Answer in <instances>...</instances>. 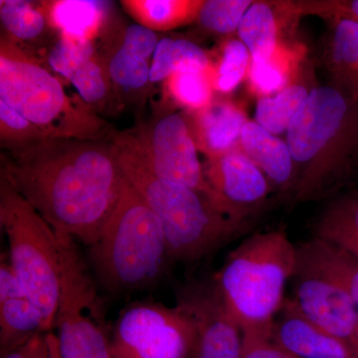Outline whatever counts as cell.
Listing matches in <instances>:
<instances>
[{
    "label": "cell",
    "mask_w": 358,
    "mask_h": 358,
    "mask_svg": "<svg viewBox=\"0 0 358 358\" xmlns=\"http://www.w3.org/2000/svg\"><path fill=\"white\" fill-rule=\"evenodd\" d=\"M239 148L265 174L273 189L293 196L296 173L287 141L250 120L242 133Z\"/></svg>",
    "instance_id": "ac0fdd59"
},
{
    "label": "cell",
    "mask_w": 358,
    "mask_h": 358,
    "mask_svg": "<svg viewBox=\"0 0 358 358\" xmlns=\"http://www.w3.org/2000/svg\"><path fill=\"white\" fill-rule=\"evenodd\" d=\"M49 27L60 37L94 42L108 28L112 2L55 0L40 2Z\"/></svg>",
    "instance_id": "d6986e66"
},
{
    "label": "cell",
    "mask_w": 358,
    "mask_h": 358,
    "mask_svg": "<svg viewBox=\"0 0 358 358\" xmlns=\"http://www.w3.org/2000/svg\"><path fill=\"white\" fill-rule=\"evenodd\" d=\"M89 256L103 288L121 296L155 288L171 261L159 219L124 176Z\"/></svg>",
    "instance_id": "277c9868"
},
{
    "label": "cell",
    "mask_w": 358,
    "mask_h": 358,
    "mask_svg": "<svg viewBox=\"0 0 358 358\" xmlns=\"http://www.w3.org/2000/svg\"><path fill=\"white\" fill-rule=\"evenodd\" d=\"M254 0H203L196 22L212 34L230 38L237 34L240 23Z\"/></svg>",
    "instance_id": "1f68e13d"
},
{
    "label": "cell",
    "mask_w": 358,
    "mask_h": 358,
    "mask_svg": "<svg viewBox=\"0 0 358 358\" xmlns=\"http://www.w3.org/2000/svg\"><path fill=\"white\" fill-rule=\"evenodd\" d=\"M0 20L4 36L17 44L39 38L49 26L40 2L1 0Z\"/></svg>",
    "instance_id": "f546056e"
},
{
    "label": "cell",
    "mask_w": 358,
    "mask_h": 358,
    "mask_svg": "<svg viewBox=\"0 0 358 358\" xmlns=\"http://www.w3.org/2000/svg\"><path fill=\"white\" fill-rule=\"evenodd\" d=\"M69 82L76 88L80 98L96 113L107 109L115 98L114 85L100 52L96 51L93 57L86 61Z\"/></svg>",
    "instance_id": "f1b7e54d"
},
{
    "label": "cell",
    "mask_w": 358,
    "mask_h": 358,
    "mask_svg": "<svg viewBox=\"0 0 358 358\" xmlns=\"http://www.w3.org/2000/svg\"><path fill=\"white\" fill-rule=\"evenodd\" d=\"M272 338L298 358H358L352 345L308 320L292 299L285 301L273 320Z\"/></svg>",
    "instance_id": "5bb4252c"
},
{
    "label": "cell",
    "mask_w": 358,
    "mask_h": 358,
    "mask_svg": "<svg viewBox=\"0 0 358 358\" xmlns=\"http://www.w3.org/2000/svg\"><path fill=\"white\" fill-rule=\"evenodd\" d=\"M358 260V193L329 202L315 226V236Z\"/></svg>",
    "instance_id": "603a6c76"
},
{
    "label": "cell",
    "mask_w": 358,
    "mask_h": 358,
    "mask_svg": "<svg viewBox=\"0 0 358 358\" xmlns=\"http://www.w3.org/2000/svg\"><path fill=\"white\" fill-rule=\"evenodd\" d=\"M60 238V294L53 333L61 358H113L106 308L76 241Z\"/></svg>",
    "instance_id": "ba28073f"
},
{
    "label": "cell",
    "mask_w": 358,
    "mask_h": 358,
    "mask_svg": "<svg viewBox=\"0 0 358 358\" xmlns=\"http://www.w3.org/2000/svg\"><path fill=\"white\" fill-rule=\"evenodd\" d=\"M0 101L29 120L49 138L108 140L113 131L79 96L20 45L0 39Z\"/></svg>",
    "instance_id": "5b68a950"
},
{
    "label": "cell",
    "mask_w": 358,
    "mask_h": 358,
    "mask_svg": "<svg viewBox=\"0 0 358 358\" xmlns=\"http://www.w3.org/2000/svg\"><path fill=\"white\" fill-rule=\"evenodd\" d=\"M294 4L301 16H317L329 23L350 21L358 24V0H301Z\"/></svg>",
    "instance_id": "e575fe53"
},
{
    "label": "cell",
    "mask_w": 358,
    "mask_h": 358,
    "mask_svg": "<svg viewBox=\"0 0 358 358\" xmlns=\"http://www.w3.org/2000/svg\"><path fill=\"white\" fill-rule=\"evenodd\" d=\"M159 40L157 33L140 24L131 25L122 33L119 43L127 51L150 60Z\"/></svg>",
    "instance_id": "8d00e7d4"
},
{
    "label": "cell",
    "mask_w": 358,
    "mask_h": 358,
    "mask_svg": "<svg viewBox=\"0 0 358 358\" xmlns=\"http://www.w3.org/2000/svg\"><path fill=\"white\" fill-rule=\"evenodd\" d=\"M241 358H298L272 338V324L243 329Z\"/></svg>",
    "instance_id": "d590c367"
},
{
    "label": "cell",
    "mask_w": 358,
    "mask_h": 358,
    "mask_svg": "<svg viewBox=\"0 0 358 358\" xmlns=\"http://www.w3.org/2000/svg\"><path fill=\"white\" fill-rule=\"evenodd\" d=\"M293 278L292 301L298 310L327 333L352 345L358 353V308L345 289L299 253Z\"/></svg>",
    "instance_id": "7c38bea8"
},
{
    "label": "cell",
    "mask_w": 358,
    "mask_h": 358,
    "mask_svg": "<svg viewBox=\"0 0 358 358\" xmlns=\"http://www.w3.org/2000/svg\"><path fill=\"white\" fill-rule=\"evenodd\" d=\"M204 171L215 204L244 228L262 210L274 190L265 174L240 148L207 160Z\"/></svg>",
    "instance_id": "4fadbf2b"
},
{
    "label": "cell",
    "mask_w": 358,
    "mask_h": 358,
    "mask_svg": "<svg viewBox=\"0 0 358 358\" xmlns=\"http://www.w3.org/2000/svg\"><path fill=\"white\" fill-rule=\"evenodd\" d=\"M203 0H124L122 7L138 24L169 31L196 22Z\"/></svg>",
    "instance_id": "cb8c5ba5"
},
{
    "label": "cell",
    "mask_w": 358,
    "mask_h": 358,
    "mask_svg": "<svg viewBox=\"0 0 358 358\" xmlns=\"http://www.w3.org/2000/svg\"><path fill=\"white\" fill-rule=\"evenodd\" d=\"M296 249L300 255L338 282L358 308V260L355 257L315 237Z\"/></svg>",
    "instance_id": "484cf974"
},
{
    "label": "cell",
    "mask_w": 358,
    "mask_h": 358,
    "mask_svg": "<svg viewBox=\"0 0 358 358\" xmlns=\"http://www.w3.org/2000/svg\"><path fill=\"white\" fill-rule=\"evenodd\" d=\"M47 338H48L49 345V353L48 357L47 358H61L55 334H54L53 331H50V333L47 334Z\"/></svg>",
    "instance_id": "f35d334b"
},
{
    "label": "cell",
    "mask_w": 358,
    "mask_h": 358,
    "mask_svg": "<svg viewBox=\"0 0 358 358\" xmlns=\"http://www.w3.org/2000/svg\"><path fill=\"white\" fill-rule=\"evenodd\" d=\"M296 204L331 196L358 169V105L333 85H317L287 131Z\"/></svg>",
    "instance_id": "7a4b0ae2"
},
{
    "label": "cell",
    "mask_w": 358,
    "mask_h": 358,
    "mask_svg": "<svg viewBox=\"0 0 358 358\" xmlns=\"http://www.w3.org/2000/svg\"><path fill=\"white\" fill-rule=\"evenodd\" d=\"M301 17L294 1H253L238 28L237 37L248 48L251 59L270 58L282 44L293 41Z\"/></svg>",
    "instance_id": "e0dca14e"
},
{
    "label": "cell",
    "mask_w": 358,
    "mask_h": 358,
    "mask_svg": "<svg viewBox=\"0 0 358 358\" xmlns=\"http://www.w3.org/2000/svg\"><path fill=\"white\" fill-rule=\"evenodd\" d=\"M48 138L36 124L0 101V143L4 152L22 150Z\"/></svg>",
    "instance_id": "d6a6232c"
},
{
    "label": "cell",
    "mask_w": 358,
    "mask_h": 358,
    "mask_svg": "<svg viewBox=\"0 0 358 358\" xmlns=\"http://www.w3.org/2000/svg\"><path fill=\"white\" fill-rule=\"evenodd\" d=\"M307 47L291 41L282 44L268 59H251L246 83L257 100L275 95L307 69Z\"/></svg>",
    "instance_id": "ffe728a7"
},
{
    "label": "cell",
    "mask_w": 358,
    "mask_h": 358,
    "mask_svg": "<svg viewBox=\"0 0 358 358\" xmlns=\"http://www.w3.org/2000/svg\"><path fill=\"white\" fill-rule=\"evenodd\" d=\"M194 343L187 313L152 301L124 308L110 336L113 358H189Z\"/></svg>",
    "instance_id": "9c48e42d"
},
{
    "label": "cell",
    "mask_w": 358,
    "mask_h": 358,
    "mask_svg": "<svg viewBox=\"0 0 358 358\" xmlns=\"http://www.w3.org/2000/svg\"><path fill=\"white\" fill-rule=\"evenodd\" d=\"M296 263V246L282 229L255 233L227 256L214 280L242 331L273 324Z\"/></svg>",
    "instance_id": "8992f818"
},
{
    "label": "cell",
    "mask_w": 358,
    "mask_h": 358,
    "mask_svg": "<svg viewBox=\"0 0 358 358\" xmlns=\"http://www.w3.org/2000/svg\"><path fill=\"white\" fill-rule=\"evenodd\" d=\"M110 140L122 176L159 219L171 261L199 262L244 231L204 193L157 178L131 129L115 131Z\"/></svg>",
    "instance_id": "3957f363"
},
{
    "label": "cell",
    "mask_w": 358,
    "mask_h": 358,
    "mask_svg": "<svg viewBox=\"0 0 358 358\" xmlns=\"http://www.w3.org/2000/svg\"><path fill=\"white\" fill-rule=\"evenodd\" d=\"M176 305L189 315L195 343L189 358H241L243 331L215 280L188 282L176 292Z\"/></svg>",
    "instance_id": "8fae6325"
},
{
    "label": "cell",
    "mask_w": 358,
    "mask_h": 358,
    "mask_svg": "<svg viewBox=\"0 0 358 358\" xmlns=\"http://www.w3.org/2000/svg\"><path fill=\"white\" fill-rule=\"evenodd\" d=\"M131 131L148 166L157 178L204 193L213 200L183 110L162 115L152 124Z\"/></svg>",
    "instance_id": "30bf717a"
},
{
    "label": "cell",
    "mask_w": 358,
    "mask_h": 358,
    "mask_svg": "<svg viewBox=\"0 0 358 358\" xmlns=\"http://www.w3.org/2000/svg\"><path fill=\"white\" fill-rule=\"evenodd\" d=\"M42 313L14 273L7 256L0 264V345L1 352L38 334L50 333Z\"/></svg>",
    "instance_id": "2e32d148"
},
{
    "label": "cell",
    "mask_w": 358,
    "mask_h": 358,
    "mask_svg": "<svg viewBox=\"0 0 358 358\" xmlns=\"http://www.w3.org/2000/svg\"><path fill=\"white\" fill-rule=\"evenodd\" d=\"M329 24L324 49L329 84L358 105V24L350 21Z\"/></svg>",
    "instance_id": "44dd1931"
},
{
    "label": "cell",
    "mask_w": 358,
    "mask_h": 358,
    "mask_svg": "<svg viewBox=\"0 0 358 358\" xmlns=\"http://www.w3.org/2000/svg\"><path fill=\"white\" fill-rule=\"evenodd\" d=\"M46 334H38L25 343L2 352L1 358H47L49 353L48 338Z\"/></svg>",
    "instance_id": "74e56055"
},
{
    "label": "cell",
    "mask_w": 358,
    "mask_h": 358,
    "mask_svg": "<svg viewBox=\"0 0 358 358\" xmlns=\"http://www.w3.org/2000/svg\"><path fill=\"white\" fill-rule=\"evenodd\" d=\"M0 224L8 244V262L52 331L62 267L58 232L3 178Z\"/></svg>",
    "instance_id": "52a82bcc"
},
{
    "label": "cell",
    "mask_w": 358,
    "mask_h": 358,
    "mask_svg": "<svg viewBox=\"0 0 358 358\" xmlns=\"http://www.w3.org/2000/svg\"><path fill=\"white\" fill-rule=\"evenodd\" d=\"M185 113L196 147L207 160L238 150L250 121L246 110L229 99H214L203 109Z\"/></svg>",
    "instance_id": "9a60e30c"
},
{
    "label": "cell",
    "mask_w": 358,
    "mask_h": 358,
    "mask_svg": "<svg viewBox=\"0 0 358 358\" xmlns=\"http://www.w3.org/2000/svg\"><path fill=\"white\" fill-rule=\"evenodd\" d=\"M0 178L54 230L88 247L114 210L124 181L110 138H48L2 152Z\"/></svg>",
    "instance_id": "6da1fadb"
},
{
    "label": "cell",
    "mask_w": 358,
    "mask_h": 358,
    "mask_svg": "<svg viewBox=\"0 0 358 358\" xmlns=\"http://www.w3.org/2000/svg\"><path fill=\"white\" fill-rule=\"evenodd\" d=\"M164 86L169 100L183 112L203 109L215 99L210 73L178 71L164 81Z\"/></svg>",
    "instance_id": "4dcf8cb0"
},
{
    "label": "cell",
    "mask_w": 358,
    "mask_h": 358,
    "mask_svg": "<svg viewBox=\"0 0 358 358\" xmlns=\"http://www.w3.org/2000/svg\"><path fill=\"white\" fill-rule=\"evenodd\" d=\"M102 55L114 85L115 95L124 94L140 99L145 94L148 85L152 84L148 60L127 51L117 41L115 46L113 44Z\"/></svg>",
    "instance_id": "4316f807"
},
{
    "label": "cell",
    "mask_w": 358,
    "mask_h": 358,
    "mask_svg": "<svg viewBox=\"0 0 358 358\" xmlns=\"http://www.w3.org/2000/svg\"><path fill=\"white\" fill-rule=\"evenodd\" d=\"M96 53L94 42L60 37L49 53L48 64L56 74L69 81L74 73Z\"/></svg>",
    "instance_id": "836d02e7"
},
{
    "label": "cell",
    "mask_w": 358,
    "mask_h": 358,
    "mask_svg": "<svg viewBox=\"0 0 358 358\" xmlns=\"http://www.w3.org/2000/svg\"><path fill=\"white\" fill-rule=\"evenodd\" d=\"M251 63V55L243 42L236 37L225 38L216 61H212L210 79L215 93L228 95L244 81Z\"/></svg>",
    "instance_id": "83f0119b"
},
{
    "label": "cell",
    "mask_w": 358,
    "mask_h": 358,
    "mask_svg": "<svg viewBox=\"0 0 358 358\" xmlns=\"http://www.w3.org/2000/svg\"><path fill=\"white\" fill-rule=\"evenodd\" d=\"M310 66L296 81L275 95L257 100L255 122L268 131L280 136L287 134L292 122L317 86L310 74Z\"/></svg>",
    "instance_id": "7402d4cb"
},
{
    "label": "cell",
    "mask_w": 358,
    "mask_h": 358,
    "mask_svg": "<svg viewBox=\"0 0 358 358\" xmlns=\"http://www.w3.org/2000/svg\"><path fill=\"white\" fill-rule=\"evenodd\" d=\"M212 60L199 45L189 40L166 37L159 40L150 65V83L166 81L178 71L210 73Z\"/></svg>",
    "instance_id": "d4e9b609"
}]
</instances>
